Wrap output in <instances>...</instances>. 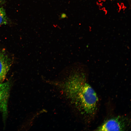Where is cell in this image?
Masks as SVG:
<instances>
[{
  "instance_id": "1",
  "label": "cell",
  "mask_w": 131,
  "mask_h": 131,
  "mask_svg": "<svg viewBox=\"0 0 131 131\" xmlns=\"http://www.w3.org/2000/svg\"><path fill=\"white\" fill-rule=\"evenodd\" d=\"M73 82L71 93L76 106L82 114L92 115L96 112L98 101L96 93L82 78H76Z\"/></svg>"
},
{
  "instance_id": "2",
  "label": "cell",
  "mask_w": 131,
  "mask_h": 131,
  "mask_svg": "<svg viewBox=\"0 0 131 131\" xmlns=\"http://www.w3.org/2000/svg\"><path fill=\"white\" fill-rule=\"evenodd\" d=\"M130 121L126 117L118 116L108 119L98 127L97 131H124L128 129Z\"/></svg>"
},
{
  "instance_id": "3",
  "label": "cell",
  "mask_w": 131,
  "mask_h": 131,
  "mask_svg": "<svg viewBox=\"0 0 131 131\" xmlns=\"http://www.w3.org/2000/svg\"><path fill=\"white\" fill-rule=\"evenodd\" d=\"M10 86L9 82L0 83V110L5 118L7 114L8 102Z\"/></svg>"
},
{
  "instance_id": "4",
  "label": "cell",
  "mask_w": 131,
  "mask_h": 131,
  "mask_svg": "<svg viewBox=\"0 0 131 131\" xmlns=\"http://www.w3.org/2000/svg\"><path fill=\"white\" fill-rule=\"evenodd\" d=\"M11 58L3 50H0V82L5 79L11 65Z\"/></svg>"
},
{
  "instance_id": "5",
  "label": "cell",
  "mask_w": 131,
  "mask_h": 131,
  "mask_svg": "<svg viewBox=\"0 0 131 131\" xmlns=\"http://www.w3.org/2000/svg\"><path fill=\"white\" fill-rule=\"evenodd\" d=\"M8 18L5 11L2 7H0V26L7 24Z\"/></svg>"
},
{
  "instance_id": "6",
  "label": "cell",
  "mask_w": 131,
  "mask_h": 131,
  "mask_svg": "<svg viewBox=\"0 0 131 131\" xmlns=\"http://www.w3.org/2000/svg\"><path fill=\"white\" fill-rule=\"evenodd\" d=\"M61 18H65L66 17V15L65 13H63L61 15Z\"/></svg>"
}]
</instances>
